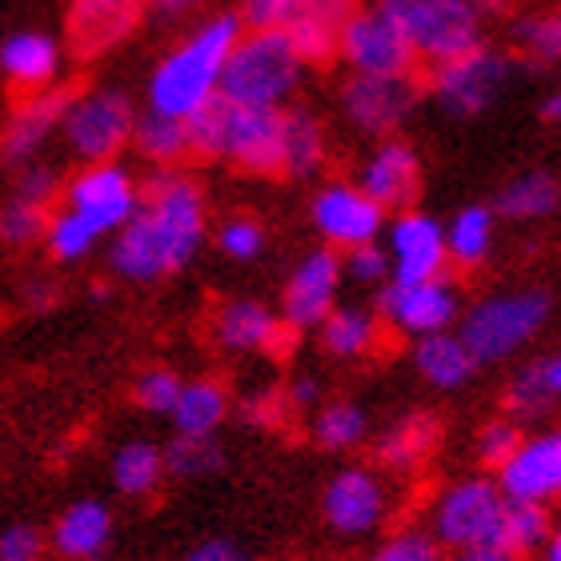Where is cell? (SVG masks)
Segmentation results:
<instances>
[{"label": "cell", "instance_id": "cell-30", "mask_svg": "<svg viewBox=\"0 0 561 561\" xmlns=\"http://www.w3.org/2000/svg\"><path fill=\"white\" fill-rule=\"evenodd\" d=\"M561 205V185L558 176L546 169H526V173L510 176L497 197H493V217L497 221H546Z\"/></svg>", "mask_w": 561, "mask_h": 561}, {"label": "cell", "instance_id": "cell-53", "mask_svg": "<svg viewBox=\"0 0 561 561\" xmlns=\"http://www.w3.org/2000/svg\"><path fill=\"white\" fill-rule=\"evenodd\" d=\"M469 4H473V9H478V16L481 21H485V16H510V12H514V0H469Z\"/></svg>", "mask_w": 561, "mask_h": 561}, {"label": "cell", "instance_id": "cell-15", "mask_svg": "<svg viewBox=\"0 0 561 561\" xmlns=\"http://www.w3.org/2000/svg\"><path fill=\"white\" fill-rule=\"evenodd\" d=\"M309 217H313V229L321 233V241L337 253L374 245L386 233V213L377 209L353 181H329V185L317 188Z\"/></svg>", "mask_w": 561, "mask_h": 561}, {"label": "cell", "instance_id": "cell-6", "mask_svg": "<svg viewBox=\"0 0 561 561\" xmlns=\"http://www.w3.org/2000/svg\"><path fill=\"white\" fill-rule=\"evenodd\" d=\"M517 77V60L514 53L493 45H478L461 53V57L445 60V65H433L430 69V89L433 105L442 108L445 117L469 121L481 117L490 105H497L505 96V89L514 84Z\"/></svg>", "mask_w": 561, "mask_h": 561}, {"label": "cell", "instance_id": "cell-47", "mask_svg": "<svg viewBox=\"0 0 561 561\" xmlns=\"http://www.w3.org/2000/svg\"><path fill=\"white\" fill-rule=\"evenodd\" d=\"M241 421L253 425V430H277L280 421L289 417V401H285V389H253L241 405H237Z\"/></svg>", "mask_w": 561, "mask_h": 561}, {"label": "cell", "instance_id": "cell-48", "mask_svg": "<svg viewBox=\"0 0 561 561\" xmlns=\"http://www.w3.org/2000/svg\"><path fill=\"white\" fill-rule=\"evenodd\" d=\"M41 553H45V538L36 526L16 522L0 534V561H41Z\"/></svg>", "mask_w": 561, "mask_h": 561}, {"label": "cell", "instance_id": "cell-21", "mask_svg": "<svg viewBox=\"0 0 561 561\" xmlns=\"http://www.w3.org/2000/svg\"><path fill=\"white\" fill-rule=\"evenodd\" d=\"M213 341L225 353L237 357H280L289 350L293 329L280 321V313H273L265 301L253 297H233L213 313Z\"/></svg>", "mask_w": 561, "mask_h": 561}, {"label": "cell", "instance_id": "cell-43", "mask_svg": "<svg viewBox=\"0 0 561 561\" xmlns=\"http://www.w3.org/2000/svg\"><path fill=\"white\" fill-rule=\"evenodd\" d=\"M522 425L510 417H497V421H485L478 430V442H473V454H478V461L485 469H497L505 461V457L514 454L517 445H522Z\"/></svg>", "mask_w": 561, "mask_h": 561}, {"label": "cell", "instance_id": "cell-33", "mask_svg": "<svg viewBox=\"0 0 561 561\" xmlns=\"http://www.w3.org/2000/svg\"><path fill=\"white\" fill-rule=\"evenodd\" d=\"M553 514L550 505H522V502H505L502 522H497V534H493L490 550L505 553V558H538V550L553 538Z\"/></svg>", "mask_w": 561, "mask_h": 561}, {"label": "cell", "instance_id": "cell-14", "mask_svg": "<svg viewBox=\"0 0 561 561\" xmlns=\"http://www.w3.org/2000/svg\"><path fill=\"white\" fill-rule=\"evenodd\" d=\"M140 205V181L121 161L84 164L81 173L65 185V209L93 225L96 233L108 237L129 221Z\"/></svg>", "mask_w": 561, "mask_h": 561}, {"label": "cell", "instance_id": "cell-37", "mask_svg": "<svg viewBox=\"0 0 561 561\" xmlns=\"http://www.w3.org/2000/svg\"><path fill=\"white\" fill-rule=\"evenodd\" d=\"M313 442L329 454H350L369 442V413L357 401H321L313 410Z\"/></svg>", "mask_w": 561, "mask_h": 561}, {"label": "cell", "instance_id": "cell-7", "mask_svg": "<svg viewBox=\"0 0 561 561\" xmlns=\"http://www.w3.org/2000/svg\"><path fill=\"white\" fill-rule=\"evenodd\" d=\"M505 497L493 485L490 473H473V478L449 481L430 505V538L445 553L466 550H490L497 522H502Z\"/></svg>", "mask_w": 561, "mask_h": 561}, {"label": "cell", "instance_id": "cell-2", "mask_svg": "<svg viewBox=\"0 0 561 561\" xmlns=\"http://www.w3.org/2000/svg\"><path fill=\"white\" fill-rule=\"evenodd\" d=\"M245 33L237 12H213L181 41L169 48L149 77V108L161 117L188 121L193 113L217 101L221 89L225 57L233 53L237 36Z\"/></svg>", "mask_w": 561, "mask_h": 561}, {"label": "cell", "instance_id": "cell-45", "mask_svg": "<svg viewBox=\"0 0 561 561\" xmlns=\"http://www.w3.org/2000/svg\"><path fill=\"white\" fill-rule=\"evenodd\" d=\"M217 249L229 261H257L261 249H265V229L253 217H229L217 229Z\"/></svg>", "mask_w": 561, "mask_h": 561}, {"label": "cell", "instance_id": "cell-16", "mask_svg": "<svg viewBox=\"0 0 561 561\" xmlns=\"http://www.w3.org/2000/svg\"><path fill=\"white\" fill-rule=\"evenodd\" d=\"M493 485L505 502L522 505H550L561 493V433L538 430L526 433L522 445L493 469Z\"/></svg>", "mask_w": 561, "mask_h": 561}, {"label": "cell", "instance_id": "cell-23", "mask_svg": "<svg viewBox=\"0 0 561 561\" xmlns=\"http://www.w3.org/2000/svg\"><path fill=\"white\" fill-rule=\"evenodd\" d=\"M57 188H60L57 169H48V164H24L16 185H12V197L0 205V241L16 249L41 241L48 213H53V201H57Z\"/></svg>", "mask_w": 561, "mask_h": 561}, {"label": "cell", "instance_id": "cell-24", "mask_svg": "<svg viewBox=\"0 0 561 561\" xmlns=\"http://www.w3.org/2000/svg\"><path fill=\"white\" fill-rule=\"evenodd\" d=\"M60 65H65L60 45L48 33H36V28H21V33L4 36V45H0V72L24 96L53 89L60 77Z\"/></svg>", "mask_w": 561, "mask_h": 561}, {"label": "cell", "instance_id": "cell-1", "mask_svg": "<svg viewBox=\"0 0 561 561\" xmlns=\"http://www.w3.org/2000/svg\"><path fill=\"white\" fill-rule=\"evenodd\" d=\"M209 229L205 193L185 169H152L140 181V205L113 233L108 265L125 280L173 277L197 257Z\"/></svg>", "mask_w": 561, "mask_h": 561}, {"label": "cell", "instance_id": "cell-58", "mask_svg": "<svg viewBox=\"0 0 561 561\" xmlns=\"http://www.w3.org/2000/svg\"><path fill=\"white\" fill-rule=\"evenodd\" d=\"M541 4H550V0H541Z\"/></svg>", "mask_w": 561, "mask_h": 561}, {"label": "cell", "instance_id": "cell-31", "mask_svg": "<svg viewBox=\"0 0 561 561\" xmlns=\"http://www.w3.org/2000/svg\"><path fill=\"white\" fill-rule=\"evenodd\" d=\"M229 389L213 377H197V381H185L181 393H176L173 405V425L181 437H217L225 421H229Z\"/></svg>", "mask_w": 561, "mask_h": 561}, {"label": "cell", "instance_id": "cell-42", "mask_svg": "<svg viewBox=\"0 0 561 561\" xmlns=\"http://www.w3.org/2000/svg\"><path fill=\"white\" fill-rule=\"evenodd\" d=\"M365 561H445V550L430 538V529H393L386 541H377Z\"/></svg>", "mask_w": 561, "mask_h": 561}, {"label": "cell", "instance_id": "cell-57", "mask_svg": "<svg viewBox=\"0 0 561 561\" xmlns=\"http://www.w3.org/2000/svg\"><path fill=\"white\" fill-rule=\"evenodd\" d=\"M538 561H561V534H553L546 546L538 550Z\"/></svg>", "mask_w": 561, "mask_h": 561}, {"label": "cell", "instance_id": "cell-38", "mask_svg": "<svg viewBox=\"0 0 561 561\" xmlns=\"http://www.w3.org/2000/svg\"><path fill=\"white\" fill-rule=\"evenodd\" d=\"M164 481V457L161 445L152 442H125L113 454V485L125 497H149Z\"/></svg>", "mask_w": 561, "mask_h": 561}, {"label": "cell", "instance_id": "cell-34", "mask_svg": "<svg viewBox=\"0 0 561 561\" xmlns=\"http://www.w3.org/2000/svg\"><path fill=\"white\" fill-rule=\"evenodd\" d=\"M497 241V217L490 205H466L454 221L445 225V257L457 270H478L485 265Z\"/></svg>", "mask_w": 561, "mask_h": 561}, {"label": "cell", "instance_id": "cell-5", "mask_svg": "<svg viewBox=\"0 0 561 561\" xmlns=\"http://www.w3.org/2000/svg\"><path fill=\"white\" fill-rule=\"evenodd\" d=\"M305 81V65L293 53L285 33H241L233 53L225 57L217 96L229 105L249 108H285Z\"/></svg>", "mask_w": 561, "mask_h": 561}, {"label": "cell", "instance_id": "cell-26", "mask_svg": "<svg viewBox=\"0 0 561 561\" xmlns=\"http://www.w3.org/2000/svg\"><path fill=\"white\" fill-rule=\"evenodd\" d=\"M113 546V510L96 497L72 502L53 526V550L65 561H101Z\"/></svg>", "mask_w": 561, "mask_h": 561}, {"label": "cell", "instance_id": "cell-3", "mask_svg": "<svg viewBox=\"0 0 561 561\" xmlns=\"http://www.w3.org/2000/svg\"><path fill=\"white\" fill-rule=\"evenodd\" d=\"M185 125L188 152L201 161H221L257 176L280 173V108L229 105L217 96Z\"/></svg>", "mask_w": 561, "mask_h": 561}, {"label": "cell", "instance_id": "cell-10", "mask_svg": "<svg viewBox=\"0 0 561 561\" xmlns=\"http://www.w3.org/2000/svg\"><path fill=\"white\" fill-rule=\"evenodd\" d=\"M337 60L357 77H413L417 57L405 36V24L377 9H357L337 36Z\"/></svg>", "mask_w": 561, "mask_h": 561}, {"label": "cell", "instance_id": "cell-36", "mask_svg": "<svg viewBox=\"0 0 561 561\" xmlns=\"http://www.w3.org/2000/svg\"><path fill=\"white\" fill-rule=\"evenodd\" d=\"M133 149L152 164V169H181V161H188V125L176 117H161L145 108L137 121H133Z\"/></svg>", "mask_w": 561, "mask_h": 561}, {"label": "cell", "instance_id": "cell-52", "mask_svg": "<svg viewBox=\"0 0 561 561\" xmlns=\"http://www.w3.org/2000/svg\"><path fill=\"white\" fill-rule=\"evenodd\" d=\"M24 301H28V309H36V313H41V309H48V305L57 301V289H53L48 280L33 277L28 285H24Z\"/></svg>", "mask_w": 561, "mask_h": 561}, {"label": "cell", "instance_id": "cell-25", "mask_svg": "<svg viewBox=\"0 0 561 561\" xmlns=\"http://www.w3.org/2000/svg\"><path fill=\"white\" fill-rule=\"evenodd\" d=\"M561 401V357L558 353H534L522 362L505 386V417L517 425L546 421Z\"/></svg>", "mask_w": 561, "mask_h": 561}, {"label": "cell", "instance_id": "cell-11", "mask_svg": "<svg viewBox=\"0 0 561 561\" xmlns=\"http://www.w3.org/2000/svg\"><path fill=\"white\" fill-rule=\"evenodd\" d=\"M401 24H405L417 65L425 60L430 69L485 45V21L469 0H417Z\"/></svg>", "mask_w": 561, "mask_h": 561}, {"label": "cell", "instance_id": "cell-13", "mask_svg": "<svg viewBox=\"0 0 561 561\" xmlns=\"http://www.w3.org/2000/svg\"><path fill=\"white\" fill-rule=\"evenodd\" d=\"M393 497L374 466H345L321 490V517L341 538H369L389 522Z\"/></svg>", "mask_w": 561, "mask_h": 561}, {"label": "cell", "instance_id": "cell-50", "mask_svg": "<svg viewBox=\"0 0 561 561\" xmlns=\"http://www.w3.org/2000/svg\"><path fill=\"white\" fill-rule=\"evenodd\" d=\"M285 401H289V410H317L325 401V393H321V381L313 374H301L285 389Z\"/></svg>", "mask_w": 561, "mask_h": 561}, {"label": "cell", "instance_id": "cell-29", "mask_svg": "<svg viewBox=\"0 0 561 561\" xmlns=\"http://www.w3.org/2000/svg\"><path fill=\"white\" fill-rule=\"evenodd\" d=\"M413 365H417V374L425 377V386L442 389V393H457V389H466L481 369V365L473 362V353L461 345V337H457L454 329H449V333L421 337L417 345H413Z\"/></svg>", "mask_w": 561, "mask_h": 561}, {"label": "cell", "instance_id": "cell-20", "mask_svg": "<svg viewBox=\"0 0 561 561\" xmlns=\"http://www.w3.org/2000/svg\"><path fill=\"white\" fill-rule=\"evenodd\" d=\"M353 185L362 188L365 197L374 201L377 209L386 213H405L413 209V201L421 193V157L410 140L386 137L377 140V149L369 152L357 169V181Z\"/></svg>", "mask_w": 561, "mask_h": 561}, {"label": "cell", "instance_id": "cell-41", "mask_svg": "<svg viewBox=\"0 0 561 561\" xmlns=\"http://www.w3.org/2000/svg\"><path fill=\"white\" fill-rule=\"evenodd\" d=\"M181 386H185V377L176 374V369L152 365V369H145V374L137 377V386H133V401H137L145 413H152V417H169L173 405H176Z\"/></svg>", "mask_w": 561, "mask_h": 561}, {"label": "cell", "instance_id": "cell-17", "mask_svg": "<svg viewBox=\"0 0 561 561\" xmlns=\"http://www.w3.org/2000/svg\"><path fill=\"white\" fill-rule=\"evenodd\" d=\"M386 257L389 280H433L445 277L449 257H445V225L421 209L393 213L386 221Z\"/></svg>", "mask_w": 561, "mask_h": 561}, {"label": "cell", "instance_id": "cell-27", "mask_svg": "<svg viewBox=\"0 0 561 561\" xmlns=\"http://www.w3.org/2000/svg\"><path fill=\"white\" fill-rule=\"evenodd\" d=\"M442 445V425L433 413H405L393 425L377 433L374 457L381 469H393V473H417Z\"/></svg>", "mask_w": 561, "mask_h": 561}, {"label": "cell", "instance_id": "cell-40", "mask_svg": "<svg viewBox=\"0 0 561 561\" xmlns=\"http://www.w3.org/2000/svg\"><path fill=\"white\" fill-rule=\"evenodd\" d=\"M101 241H105V237L96 233L84 217H77L72 209H65V205L48 213L45 245H48V253H53L57 261H65V265H72V261H84L89 253H96V245H101Z\"/></svg>", "mask_w": 561, "mask_h": 561}, {"label": "cell", "instance_id": "cell-18", "mask_svg": "<svg viewBox=\"0 0 561 561\" xmlns=\"http://www.w3.org/2000/svg\"><path fill=\"white\" fill-rule=\"evenodd\" d=\"M341 253L337 249H313L297 261V270L289 273L285 285V301H280V321L301 333V329H317L341 297Z\"/></svg>", "mask_w": 561, "mask_h": 561}, {"label": "cell", "instance_id": "cell-32", "mask_svg": "<svg viewBox=\"0 0 561 561\" xmlns=\"http://www.w3.org/2000/svg\"><path fill=\"white\" fill-rule=\"evenodd\" d=\"M317 333H321L325 353H333L341 362H357V357H369V353L381 345L386 325H381L374 309H365V305H337V309L317 325Z\"/></svg>", "mask_w": 561, "mask_h": 561}, {"label": "cell", "instance_id": "cell-9", "mask_svg": "<svg viewBox=\"0 0 561 561\" xmlns=\"http://www.w3.org/2000/svg\"><path fill=\"white\" fill-rule=\"evenodd\" d=\"M377 321L386 329H398L405 337L421 341L433 333H449L461 317V293L449 277L433 280H386L377 289L374 305Z\"/></svg>", "mask_w": 561, "mask_h": 561}, {"label": "cell", "instance_id": "cell-39", "mask_svg": "<svg viewBox=\"0 0 561 561\" xmlns=\"http://www.w3.org/2000/svg\"><path fill=\"white\" fill-rule=\"evenodd\" d=\"M164 457V473H173L181 481H197V478H213L225 469V449L217 437H181L176 433L173 442L161 449Z\"/></svg>", "mask_w": 561, "mask_h": 561}, {"label": "cell", "instance_id": "cell-35", "mask_svg": "<svg viewBox=\"0 0 561 561\" xmlns=\"http://www.w3.org/2000/svg\"><path fill=\"white\" fill-rule=\"evenodd\" d=\"M510 45L529 69H553L561 57V16L546 4L510 12Z\"/></svg>", "mask_w": 561, "mask_h": 561}, {"label": "cell", "instance_id": "cell-51", "mask_svg": "<svg viewBox=\"0 0 561 561\" xmlns=\"http://www.w3.org/2000/svg\"><path fill=\"white\" fill-rule=\"evenodd\" d=\"M201 4H209V0H145V9L157 12V16H188V12H197Z\"/></svg>", "mask_w": 561, "mask_h": 561}, {"label": "cell", "instance_id": "cell-8", "mask_svg": "<svg viewBox=\"0 0 561 561\" xmlns=\"http://www.w3.org/2000/svg\"><path fill=\"white\" fill-rule=\"evenodd\" d=\"M133 121L137 108L121 89H89V93H72L60 133L84 164L117 161L121 149H129Z\"/></svg>", "mask_w": 561, "mask_h": 561}, {"label": "cell", "instance_id": "cell-44", "mask_svg": "<svg viewBox=\"0 0 561 561\" xmlns=\"http://www.w3.org/2000/svg\"><path fill=\"white\" fill-rule=\"evenodd\" d=\"M341 277L353 280V285H365V289H381L389 280V257L386 249H381V241L341 253Z\"/></svg>", "mask_w": 561, "mask_h": 561}, {"label": "cell", "instance_id": "cell-22", "mask_svg": "<svg viewBox=\"0 0 561 561\" xmlns=\"http://www.w3.org/2000/svg\"><path fill=\"white\" fill-rule=\"evenodd\" d=\"M69 101H72V89H65V84H53V89H41V93L24 96L21 105L9 113V121H4V133H0V161L33 164L36 152L60 133V121H65Z\"/></svg>", "mask_w": 561, "mask_h": 561}, {"label": "cell", "instance_id": "cell-12", "mask_svg": "<svg viewBox=\"0 0 561 561\" xmlns=\"http://www.w3.org/2000/svg\"><path fill=\"white\" fill-rule=\"evenodd\" d=\"M421 84L413 77H357L350 72L337 93L341 117L365 137H398V129L417 113Z\"/></svg>", "mask_w": 561, "mask_h": 561}, {"label": "cell", "instance_id": "cell-55", "mask_svg": "<svg viewBox=\"0 0 561 561\" xmlns=\"http://www.w3.org/2000/svg\"><path fill=\"white\" fill-rule=\"evenodd\" d=\"M445 561H514V558H505V553H497V550H466V553H454V558H445Z\"/></svg>", "mask_w": 561, "mask_h": 561}, {"label": "cell", "instance_id": "cell-4", "mask_svg": "<svg viewBox=\"0 0 561 561\" xmlns=\"http://www.w3.org/2000/svg\"><path fill=\"white\" fill-rule=\"evenodd\" d=\"M550 317L553 297L546 289H538V285H529V289L490 293L478 305L461 309L454 333L473 353L478 365H497L517 357L526 345H534L546 333Z\"/></svg>", "mask_w": 561, "mask_h": 561}, {"label": "cell", "instance_id": "cell-28", "mask_svg": "<svg viewBox=\"0 0 561 561\" xmlns=\"http://www.w3.org/2000/svg\"><path fill=\"white\" fill-rule=\"evenodd\" d=\"M329 161V133L309 108H280V173L309 181Z\"/></svg>", "mask_w": 561, "mask_h": 561}, {"label": "cell", "instance_id": "cell-56", "mask_svg": "<svg viewBox=\"0 0 561 561\" xmlns=\"http://www.w3.org/2000/svg\"><path fill=\"white\" fill-rule=\"evenodd\" d=\"M538 113H541V121H546V125H558V117H561V93H550V96H546Z\"/></svg>", "mask_w": 561, "mask_h": 561}, {"label": "cell", "instance_id": "cell-49", "mask_svg": "<svg viewBox=\"0 0 561 561\" xmlns=\"http://www.w3.org/2000/svg\"><path fill=\"white\" fill-rule=\"evenodd\" d=\"M181 561H253L249 558L237 541L229 538H209V541H201V546H193V550L185 553Z\"/></svg>", "mask_w": 561, "mask_h": 561}, {"label": "cell", "instance_id": "cell-19", "mask_svg": "<svg viewBox=\"0 0 561 561\" xmlns=\"http://www.w3.org/2000/svg\"><path fill=\"white\" fill-rule=\"evenodd\" d=\"M145 0H69L65 36L81 60L105 57L121 48L145 21Z\"/></svg>", "mask_w": 561, "mask_h": 561}, {"label": "cell", "instance_id": "cell-46", "mask_svg": "<svg viewBox=\"0 0 561 561\" xmlns=\"http://www.w3.org/2000/svg\"><path fill=\"white\" fill-rule=\"evenodd\" d=\"M301 0H241L237 4V21L249 33H285L289 21L297 16Z\"/></svg>", "mask_w": 561, "mask_h": 561}, {"label": "cell", "instance_id": "cell-54", "mask_svg": "<svg viewBox=\"0 0 561 561\" xmlns=\"http://www.w3.org/2000/svg\"><path fill=\"white\" fill-rule=\"evenodd\" d=\"M417 0H369V9L386 12V16H393V21H405V12L413 9Z\"/></svg>", "mask_w": 561, "mask_h": 561}]
</instances>
